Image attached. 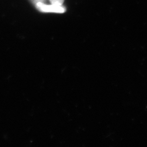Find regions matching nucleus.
<instances>
[{"label":"nucleus","instance_id":"obj_1","mask_svg":"<svg viewBox=\"0 0 147 147\" xmlns=\"http://www.w3.org/2000/svg\"><path fill=\"white\" fill-rule=\"evenodd\" d=\"M36 6L37 9L42 13H55L62 14L66 11L65 7L63 5H55L53 4L47 5L41 2H38Z\"/></svg>","mask_w":147,"mask_h":147},{"label":"nucleus","instance_id":"obj_2","mask_svg":"<svg viewBox=\"0 0 147 147\" xmlns=\"http://www.w3.org/2000/svg\"><path fill=\"white\" fill-rule=\"evenodd\" d=\"M49 1L51 4L58 5H63L64 1V0H49Z\"/></svg>","mask_w":147,"mask_h":147}]
</instances>
